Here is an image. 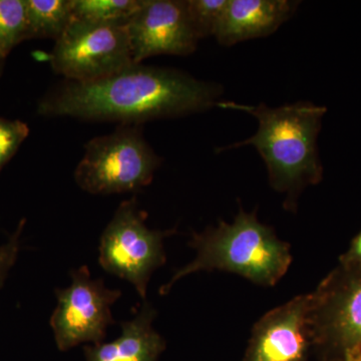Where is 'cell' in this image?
<instances>
[{
	"mask_svg": "<svg viewBox=\"0 0 361 361\" xmlns=\"http://www.w3.org/2000/svg\"><path fill=\"white\" fill-rule=\"evenodd\" d=\"M221 94L219 85L184 71L133 63L94 82L66 80L40 99L37 111L44 116L142 125L210 110Z\"/></svg>",
	"mask_w": 361,
	"mask_h": 361,
	"instance_id": "cell-1",
	"label": "cell"
},
{
	"mask_svg": "<svg viewBox=\"0 0 361 361\" xmlns=\"http://www.w3.org/2000/svg\"><path fill=\"white\" fill-rule=\"evenodd\" d=\"M217 106L245 111L258 121L255 135L226 149L253 146L267 167L271 186L286 194L284 206L295 210L297 199L304 188L322 182L323 167L318 154L317 139L327 109L298 102L269 108L219 102Z\"/></svg>",
	"mask_w": 361,
	"mask_h": 361,
	"instance_id": "cell-2",
	"label": "cell"
},
{
	"mask_svg": "<svg viewBox=\"0 0 361 361\" xmlns=\"http://www.w3.org/2000/svg\"><path fill=\"white\" fill-rule=\"evenodd\" d=\"M190 246L197 251L189 264L176 271L161 287L169 293L176 282L199 271L221 270L236 273L254 283L273 286L284 276L291 264L290 246L281 241L272 228L258 220L255 213L240 209L231 224L193 233Z\"/></svg>",
	"mask_w": 361,
	"mask_h": 361,
	"instance_id": "cell-3",
	"label": "cell"
},
{
	"mask_svg": "<svg viewBox=\"0 0 361 361\" xmlns=\"http://www.w3.org/2000/svg\"><path fill=\"white\" fill-rule=\"evenodd\" d=\"M160 165V157L145 140L142 125H120L85 145L75 180L92 195L135 193L151 184Z\"/></svg>",
	"mask_w": 361,
	"mask_h": 361,
	"instance_id": "cell-4",
	"label": "cell"
},
{
	"mask_svg": "<svg viewBox=\"0 0 361 361\" xmlns=\"http://www.w3.org/2000/svg\"><path fill=\"white\" fill-rule=\"evenodd\" d=\"M146 217L135 197L122 202L104 228L99 246V265L130 282L142 299H146L154 271L166 263L164 240L176 233L149 229Z\"/></svg>",
	"mask_w": 361,
	"mask_h": 361,
	"instance_id": "cell-5",
	"label": "cell"
},
{
	"mask_svg": "<svg viewBox=\"0 0 361 361\" xmlns=\"http://www.w3.org/2000/svg\"><path fill=\"white\" fill-rule=\"evenodd\" d=\"M311 294V343L329 361L361 351V264H339Z\"/></svg>",
	"mask_w": 361,
	"mask_h": 361,
	"instance_id": "cell-6",
	"label": "cell"
},
{
	"mask_svg": "<svg viewBox=\"0 0 361 361\" xmlns=\"http://www.w3.org/2000/svg\"><path fill=\"white\" fill-rule=\"evenodd\" d=\"M49 59L54 73L77 82L101 80L135 63L127 25L75 18L56 40Z\"/></svg>",
	"mask_w": 361,
	"mask_h": 361,
	"instance_id": "cell-7",
	"label": "cell"
},
{
	"mask_svg": "<svg viewBox=\"0 0 361 361\" xmlns=\"http://www.w3.org/2000/svg\"><path fill=\"white\" fill-rule=\"evenodd\" d=\"M71 277L70 286L56 290L58 304L49 322L61 351L87 342L102 343L108 327L115 324L111 306L122 296L103 279L92 278L87 266L71 270Z\"/></svg>",
	"mask_w": 361,
	"mask_h": 361,
	"instance_id": "cell-8",
	"label": "cell"
},
{
	"mask_svg": "<svg viewBox=\"0 0 361 361\" xmlns=\"http://www.w3.org/2000/svg\"><path fill=\"white\" fill-rule=\"evenodd\" d=\"M127 30L135 63L161 54L188 56L199 42L186 0H142Z\"/></svg>",
	"mask_w": 361,
	"mask_h": 361,
	"instance_id": "cell-9",
	"label": "cell"
},
{
	"mask_svg": "<svg viewBox=\"0 0 361 361\" xmlns=\"http://www.w3.org/2000/svg\"><path fill=\"white\" fill-rule=\"evenodd\" d=\"M312 294L297 296L266 313L254 326L244 361H302L311 345Z\"/></svg>",
	"mask_w": 361,
	"mask_h": 361,
	"instance_id": "cell-10",
	"label": "cell"
},
{
	"mask_svg": "<svg viewBox=\"0 0 361 361\" xmlns=\"http://www.w3.org/2000/svg\"><path fill=\"white\" fill-rule=\"evenodd\" d=\"M298 4L289 0H229L216 39L234 45L267 37L293 16Z\"/></svg>",
	"mask_w": 361,
	"mask_h": 361,
	"instance_id": "cell-11",
	"label": "cell"
},
{
	"mask_svg": "<svg viewBox=\"0 0 361 361\" xmlns=\"http://www.w3.org/2000/svg\"><path fill=\"white\" fill-rule=\"evenodd\" d=\"M157 311L145 301L134 318L121 324L122 334L109 343L85 346L87 361H158L166 341L154 329Z\"/></svg>",
	"mask_w": 361,
	"mask_h": 361,
	"instance_id": "cell-12",
	"label": "cell"
},
{
	"mask_svg": "<svg viewBox=\"0 0 361 361\" xmlns=\"http://www.w3.org/2000/svg\"><path fill=\"white\" fill-rule=\"evenodd\" d=\"M28 39H54L73 20V0H25Z\"/></svg>",
	"mask_w": 361,
	"mask_h": 361,
	"instance_id": "cell-13",
	"label": "cell"
},
{
	"mask_svg": "<svg viewBox=\"0 0 361 361\" xmlns=\"http://www.w3.org/2000/svg\"><path fill=\"white\" fill-rule=\"evenodd\" d=\"M142 0H73V18L99 25H127Z\"/></svg>",
	"mask_w": 361,
	"mask_h": 361,
	"instance_id": "cell-14",
	"label": "cell"
},
{
	"mask_svg": "<svg viewBox=\"0 0 361 361\" xmlns=\"http://www.w3.org/2000/svg\"><path fill=\"white\" fill-rule=\"evenodd\" d=\"M28 39L25 0H0V59Z\"/></svg>",
	"mask_w": 361,
	"mask_h": 361,
	"instance_id": "cell-15",
	"label": "cell"
},
{
	"mask_svg": "<svg viewBox=\"0 0 361 361\" xmlns=\"http://www.w3.org/2000/svg\"><path fill=\"white\" fill-rule=\"evenodd\" d=\"M229 0H186L188 14L199 39L216 37Z\"/></svg>",
	"mask_w": 361,
	"mask_h": 361,
	"instance_id": "cell-16",
	"label": "cell"
},
{
	"mask_svg": "<svg viewBox=\"0 0 361 361\" xmlns=\"http://www.w3.org/2000/svg\"><path fill=\"white\" fill-rule=\"evenodd\" d=\"M30 135V128L20 121L0 118V172L13 159Z\"/></svg>",
	"mask_w": 361,
	"mask_h": 361,
	"instance_id": "cell-17",
	"label": "cell"
},
{
	"mask_svg": "<svg viewBox=\"0 0 361 361\" xmlns=\"http://www.w3.org/2000/svg\"><path fill=\"white\" fill-rule=\"evenodd\" d=\"M25 220H21L8 241L0 246V288H2L8 276L9 271L16 264L20 251L21 234L25 229Z\"/></svg>",
	"mask_w": 361,
	"mask_h": 361,
	"instance_id": "cell-18",
	"label": "cell"
},
{
	"mask_svg": "<svg viewBox=\"0 0 361 361\" xmlns=\"http://www.w3.org/2000/svg\"><path fill=\"white\" fill-rule=\"evenodd\" d=\"M339 264H361V231L353 238L348 250L339 259Z\"/></svg>",
	"mask_w": 361,
	"mask_h": 361,
	"instance_id": "cell-19",
	"label": "cell"
},
{
	"mask_svg": "<svg viewBox=\"0 0 361 361\" xmlns=\"http://www.w3.org/2000/svg\"><path fill=\"white\" fill-rule=\"evenodd\" d=\"M344 361H361V351L355 353V355L348 356Z\"/></svg>",
	"mask_w": 361,
	"mask_h": 361,
	"instance_id": "cell-20",
	"label": "cell"
},
{
	"mask_svg": "<svg viewBox=\"0 0 361 361\" xmlns=\"http://www.w3.org/2000/svg\"><path fill=\"white\" fill-rule=\"evenodd\" d=\"M4 59H0V75H1L2 71H4Z\"/></svg>",
	"mask_w": 361,
	"mask_h": 361,
	"instance_id": "cell-21",
	"label": "cell"
}]
</instances>
